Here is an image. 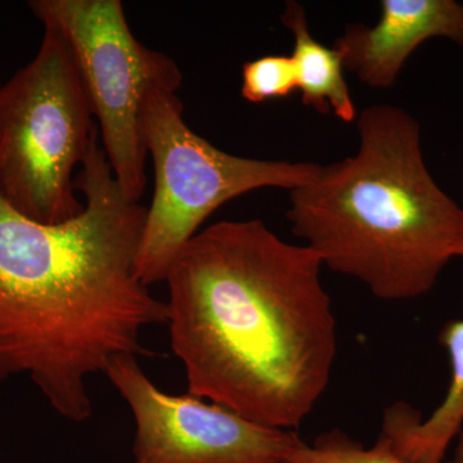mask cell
Wrapping results in <instances>:
<instances>
[{
	"label": "cell",
	"instance_id": "cell-5",
	"mask_svg": "<svg viewBox=\"0 0 463 463\" xmlns=\"http://www.w3.org/2000/svg\"><path fill=\"white\" fill-rule=\"evenodd\" d=\"M175 88L155 85L146 97L142 133L155 166V194L146 213L137 276L146 286L167 272L201 224L228 201L265 187L292 191L318 164L234 156L194 132Z\"/></svg>",
	"mask_w": 463,
	"mask_h": 463
},
{
	"label": "cell",
	"instance_id": "cell-10",
	"mask_svg": "<svg viewBox=\"0 0 463 463\" xmlns=\"http://www.w3.org/2000/svg\"><path fill=\"white\" fill-rule=\"evenodd\" d=\"M281 18L283 25L294 35L292 58L297 63L298 90L304 105L319 114L334 112L340 120L353 123L356 109L344 76L339 52L313 38L306 9L300 3H286Z\"/></svg>",
	"mask_w": 463,
	"mask_h": 463
},
{
	"label": "cell",
	"instance_id": "cell-9",
	"mask_svg": "<svg viewBox=\"0 0 463 463\" xmlns=\"http://www.w3.org/2000/svg\"><path fill=\"white\" fill-rule=\"evenodd\" d=\"M439 340L452 371L443 402L425 420L408 404L392 405L385 411L377 440L408 463H443L463 429V319L446 323Z\"/></svg>",
	"mask_w": 463,
	"mask_h": 463
},
{
	"label": "cell",
	"instance_id": "cell-1",
	"mask_svg": "<svg viewBox=\"0 0 463 463\" xmlns=\"http://www.w3.org/2000/svg\"><path fill=\"white\" fill-rule=\"evenodd\" d=\"M323 263L259 219L224 221L183 248L165 282L170 345L188 394L294 431L331 380L336 319Z\"/></svg>",
	"mask_w": 463,
	"mask_h": 463
},
{
	"label": "cell",
	"instance_id": "cell-2",
	"mask_svg": "<svg viewBox=\"0 0 463 463\" xmlns=\"http://www.w3.org/2000/svg\"><path fill=\"white\" fill-rule=\"evenodd\" d=\"M84 210L58 224L0 196V381L26 376L60 416L93 414L87 380L118 356H146L142 332L167 306L137 276L147 207L118 187L94 125L75 179Z\"/></svg>",
	"mask_w": 463,
	"mask_h": 463
},
{
	"label": "cell",
	"instance_id": "cell-3",
	"mask_svg": "<svg viewBox=\"0 0 463 463\" xmlns=\"http://www.w3.org/2000/svg\"><path fill=\"white\" fill-rule=\"evenodd\" d=\"M358 133L355 155L289 191L292 233L381 300L423 297L463 258V209L432 178L420 125L403 109H364Z\"/></svg>",
	"mask_w": 463,
	"mask_h": 463
},
{
	"label": "cell",
	"instance_id": "cell-6",
	"mask_svg": "<svg viewBox=\"0 0 463 463\" xmlns=\"http://www.w3.org/2000/svg\"><path fill=\"white\" fill-rule=\"evenodd\" d=\"M29 7L66 39L116 182L128 200L139 203L147 185L146 97L155 85L179 90L181 70L173 58L137 41L120 0H32Z\"/></svg>",
	"mask_w": 463,
	"mask_h": 463
},
{
	"label": "cell",
	"instance_id": "cell-11",
	"mask_svg": "<svg viewBox=\"0 0 463 463\" xmlns=\"http://www.w3.org/2000/svg\"><path fill=\"white\" fill-rule=\"evenodd\" d=\"M283 463H408L383 444L364 448L354 440L334 431L317 439L313 446L298 440L288 450Z\"/></svg>",
	"mask_w": 463,
	"mask_h": 463
},
{
	"label": "cell",
	"instance_id": "cell-13",
	"mask_svg": "<svg viewBox=\"0 0 463 463\" xmlns=\"http://www.w3.org/2000/svg\"><path fill=\"white\" fill-rule=\"evenodd\" d=\"M457 438H458V440H457L455 452H453L452 458L448 463H463V429Z\"/></svg>",
	"mask_w": 463,
	"mask_h": 463
},
{
	"label": "cell",
	"instance_id": "cell-12",
	"mask_svg": "<svg viewBox=\"0 0 463 463\" xmlns=\"http://www.w3.org/2000/svg\"><path fill=\"white\" fill-rule=\"evenodd\" d=\"M298 90V69L292 56H264L242 67L241 93L249 102L286 99Z\"/></svg>",
	"mask_w": 463,
	"mask_h": 463
},
{
	"label": "cell",
	"instance_id": "cell-4",
	"mask_svg": "<svg viewBox=\"0 0 463 463\" xmlns=\"http://www.w3.org/2000/svg\"><path fill=\"white\" fill-rule=\"evenodd\" d=\"M91 116L74 54L44 25L32 62L0 87V196L42 224L80 214L72 173L90 147Z\"/></svg>",
	"mask_w": 463,
	"mask_h": 463
},
{
	"label": "cell",
	"instance_id": "cell-8",
	"mask_svg": "<svg viewBox=\"0 0 463 463\" xmlns=\"http://www.w3.org/2000/svg\"><path fill=\"white\" fill-rule=\"evenodd\" d=\"M444 38L463 47V5L456 0H383L373 26H347L335 42L344 69L373 90H389L423 42Z\"/></svg>",
	"mask_w": 463,
	"mask_h": 463
},
{
	"label": "cell",
	"instance_id": "cell-7",
	"mask_svg": "<svg viewBox=\"0 0 463 463\" xmlns=\"http://www.w3.org/2000/svg\"><path fill=\"white\" fill-rule=\"evenodd\" d=\"M105 374L136 421L133 463H283L300 440L212 402L161 392L136 356H118Z\"/></svg>",
	"mask_w": 463,
	"mask_h": 463
}]
</instances>
